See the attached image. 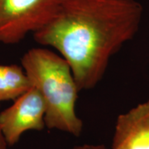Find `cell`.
I'll return each mask as SVG.
<instances>
[{
  "instance_id": "obj_3",
  "label": "cell",
  "mask_w": 149,
  "mask_h": 149,
  "mask_svg": "<svg viewBox=\"0 0 149 149\" xmlns=\"http://www.w3.org/2000/svg\"><path fill=\"white\" fill-rule=\"evenodd\" d=\"M65 0H0V43L16 44L51 21Z\"/></svg>"
},
{
  "instance_id": "obj_8",
  "label": "cell",
  "mask_w": 149,
  "mask_h": 149,
  "mask_svg": "<svg viewBox=\"0 0 149 149\" xmlns=\"http://www.w3.org/2000/svg\"><path fill=\"white\" fill-rule=\"evenodd\" d=\"M8 143L6 141L5 138L3 134V132L1 130V128H0V149H8Z\"/></svg>"
},
{
  "instance_id": "obj_2",
  "label": "cell",
  "mask_w": 149,
  "mask_h": 149,
  "mask_svg": "<svg viewBox=\"0 0 149 149\" xmlns=\"http://www.w3.org/2000/svg\"><path fill=\"white\" fill-rule=\"evenodd\" d=\"M22 66L44 100L46 127L80 137L83 122L75 104L80 91L68 62L50 50L32 48L22 56Z\"/></svg>"
},
{
  "instance_id": "obj_7",
  "label": "cell",
  "mask_w": 149,
  "mask_h": 149,
  "mask_svg": "<svg viewBox=\"0 0 149 149\" xmlns=\"http://www.w3.org/2000/svg\"><path fill=\"white\" fill-rule=\"evenodd\" d=\"M70 149H108L104 146L102 145H91V144H85L81 146H76L73 148Z\"/></svg>"
},
{
  "instance_id": "obj_6",
  "label": "cell",
  "mask_w": 149,
  "mask_h": 149,
  "mask_svg": "<svg viewBox=\"0 0 149 149\" xmlns=\"http://www.w3.org/2000/svg\"><path fill=\"white\" fill-rule=\"evenodd\" d=\"M31 87L22 66L0 65V102L15 100Z\"/></svg>"
},
{
  "instance_id": "obj_4",
  "label": "cell",
  "mask_w": 149,
  "mask_h": 149,
  "mask_svg": "<svg viewBox=\"0 0 149 149\" xmlns=\"http://www.w3.org/2000/svg\"><path fill=\"white\" fill-rule=\"evenodd\" d=\"M46 105L41 94L31 87L14 103L0 112V128L8 146H13L30 130L42 131L45 124Z\"/></svg>"
},
{
  "instance_id": "obj_5",
  "label": "cell",
  "mask_w": 149,
  "mask_h": 149,
  "mask_svg": "<svg viewBox=\"0 0 149 149\" xmlns=\"http://www.w3.org/2000/svg\"><path fill=\"white\" fill-rule=\"evenodd\" d=\"M112 149H149V100L118 116Z\"/></svg>"
},
{
  "instance_id": "obj_1",
  "label": "cell",
  "mask_w": 149,
  "mask_h": 149,
  "mask_svg": "<svg viewBox=\"0 0 149 149\" xmlns=\"http://www.w3.org/2000/svg\"><path fill=\"white\" fill-rule=\"evenodd\" d=\"M143 8L137 0H65L33 34L70 65L80 91L95 88L112 56L139 32Z\"/></svg>"
}]
</instances>
